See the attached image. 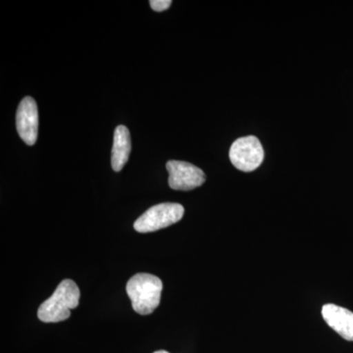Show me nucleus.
<instances>
[{"label": "nucleus", "instance_id": "obj_1", "mask_svg": "<svg viewBox=\"0 0 353 353\" xmlns=\"http://www.w3.org/2000/svg\"><path fill=\"white\" fill-rule=\"evenodd\" d=\"M80 290L74 281H62L52 296L41 304L38 317L44 323H57L68 319L72 309L79 305Z\"/></svg>", "mask_w": 353, "mask_h": 353}, {"label": "nucleus", "instance_id": "obj_6", "mask_svg": "<svg viewBox=\"0 0 353 353\" xmlns=\"http://www.w3.org/2000/svg\"><path fill=\"white\" fill-rule=\"evenodd\" d=\"M16 128L23 141L28 145H34L38 139L39 111L36 101L27 97L20 102L16 113Z\"/></svg>", "mask_w": 353, "mask_h": 353}, {"label": "nucleus", "instance_id": "obj_3", "mask_svg": "<svg viewBox=\"0 0 353 353\" xmlns=\"http://www.w3.org/2000/svg\"><path fill=\"white\" fill-rule=\"evenodd\" d=\"M183 213L185 208L181 204L171 202L157 204L138 218L134 222V228L139 233L157 232L179 222L182 219Z\"/></svg>", "mask_w": 353, "mask_h": 353}, {"label": "nucleus", "instance_id": "obj_5", "mask_svg": "<svg viewBox=\"0 0 353 353\" xmlns=\"http://www.w3.org/2000/svg\"><path fill=\"white\" fill-rule=\"evenodd\" d=\"M169 173L168 183L175 190H192L205 182V174L199 167L185 161L170 160L166 164Z\"/></svg>", "mask_w": 353, "mask_h": 353}, {"label": "nucleus", "instance_id": "obj_10", "mask_svg": "<svg viewBox=\"0 0 353 353\" xmlns=\"http://www.w3.org/2000/svg\"><path fill=\"white\" fill-rule=\"evenodd\" d=\"M153 353H169V352H166V350H157V352H155Z\"/></svg>", "mask_w": 353, "mask_h": 353}, {"label": "nucleus", "instance_id": "obj_7", "mask_svg": "<svg viewBox=\"0 0 353 353\" xmlns=\"http://www.w3.org/2000/svg\"><path fill=\"white\" fill-rule=\"evenodd\" d=\"M325 322L345 340L353 341V312L347 308L326 304L322 307Z\"/></svg>", "mask_w": 353, "mask_h": 353}, {"label": "nucleus", "instance_id": "obj_4", "mask_svg": "<svg viewBox=\"0 0 353 353\" xmlns=\"http://www.w3.org/2000/svg\"><path fill=\"white\" fill-rule=\"evenodd\" d=\"M230 159L238 170H256L264 159V150L256 137L248 136L236 139L230 148Z\"/></svg>", "mask_w": 353, "mask_h": 353}, {"label": "nucleus", "instance_id": "obj_9", "mask_svg": "<svg viewBox=\"0 0 353 353\" xmlns=\"http://www.w3.org/2000/svg\"><path fill=\"white\" fill-rule=\"evenodd\" d=\"M150 6L157 12H162L167 10L171 6V0H152L150 1Z\"/></svg>", "mask_w": 353, "mask_h": 353}, {"label": "nucleus", "instance_id": "obj_8", "mask_svg": "<svg viewBox=\"0 0 353 353\" xmlns=\"http://www.w3.org/2000/svg\"><path fill=\"white\" fill-rule=\"evenodd\" d=\"M131 136L126 126L120 125L116 128L114 132L112 154H111V165L113 170L120 172L124 168L125 164L129 159L131 152Z\"/></svg>", "mask_w": 353, "mask_h": 353}, {"label": "nucleus", "instance_id": "obj_2", "mask_svg": "<svg viewBox=\"0 0 353 353\" xmlns=\"http://www.w3.org/2000/svg\"><path fill=\"white\" fill-rule=\"evenodd\" d=\"M163 284L157 276L139 273L127 283V294L132 309L141 315L152 314L159 306Z\"/></svg>", "mask_w": 353, "mask_h": 353}]
</instances>
